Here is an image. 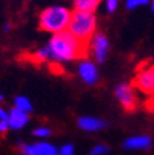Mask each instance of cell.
Instances as JSON below:
<instances>
[{
	"mask_svg": "<svg viewBox=\"0 0 154 155\" xmlns=\"http://www.w3.org/2000/svg\"><path fill=\"white\" fill-rule=\"evenodd\" d=\"M105 5H106L107 12L112 14L116 11V9L119 6V0H105Z\"/></svg>",
	"mask_w": 154,
	"mask_h": 155,
	"instance_id": "ac0fdd59",
	"label": "cell"
},
{
	"mask_svg": "<svg viewBox=\"0 0 154 155\" xmlns=\"http://www.w3.org/2000/svg\"><path fill=\"white\" fill-rule=\"evenodd\" d=\"M33 135L37 138H48L51 135V129L47 128V127H37L35 130H33Z\"/></svg>",
	"mask_w": 154,
	"mask_h": 155,
	"instance_id": "2e32d148",
	"label": "cell"
},
{
	"mask_svg": "<svg viewBox=\"0 0 154 155\" xmlns=\"http://www.w3.org/2000/svg\"><path fill=\"white\" fill-rule=\"evenodd\" d=\"M110 148L106 144H96L89 153L88 155H106L109 154Z\"/></svg>",
	"mask_w": 154,
	"mask_h": 155,
	"instance_id": "5bb4252c",
	"label": "cell"
},
{
	"mask_svg": "<svg viewBox=\"0 0 154 155\" xmlns=\"http://www.w3.org/2000/svg\"><path fill=\"white\" fill-rule=\"evenodd\" d=\"M96 26H98V21L94 12L74 11L72 12L67 31H69L80 42L88 45L90 38L96 33Z\"/></svg>",
	"mask_w": 154,
	"mask_h": 155,
	"instance_id": "3957f363",
	"label": "cell"
},
{
	"mask_svg": "<svg viewBox=\"0 0 154 155\" xmlns=\"http://www.w3.org/2000/svg\"><path fill=\"white\" fill-rule=\"evenodd\" d=\"M78 127L85 132H98L106 127V122L90 116H83L78 120Z\"/></svg>",
	"mask_w": 154,
	"mask_h": 155,
	"instance_id": "8fae6325",
	"label": "cell"
},
{
	"mask_svg": "<svg viewBox=\"0 0 154 155\" xmlns=\"http://www.w3.org/2000/svg\"><path fill=\"white\" fill-rule=\"evenodd\" d=\"M86 51L85 43L75 38L69 31H63L53 35L45 47L36 51L33 58L40 62L65 63L84 57Z\"/></svg>",
	"mask_w": 154,
	"mask_h": 155,
	"instance_id": "6da1fadb",
	"label": "cell"
},
{
	"mask_svg": "<svg viewBox=\"0 0 154 155\" xmlns=\"http://www.w3.org/2000/svg\"><path fill=\"white\" fill-rule=\"evenodd\" d=\"M8 118V112L3 108H0V120H6Z\"/></svg>",
	"mask_w": 154,
	"mask_h": 155,
	"instance_id": "ffe728a7",
	"label": "cell"
},
{
	"mask_svg": "<svg viewBox=\"0 0 154 155\" xmlns=\"http://www.w3.org/2000/svg\"><path fill=\"white\" fill-rule=\"evenodd\" d=\"M20 150L22 155H58V148H55L52 143L43 140L31 144H22Z\"/></svg>",
	"mask_w": 154,
	"mask_h": 155,
	"instance_id": "52a82bcc",
	"label": "cell"
},
{
	"mask_svg": "<svg viewBox=\"0 0 154 155\" xmlns=\"http://www.w3.org/2000/svg\"><path fill=\"white\" fill-rule=\"evenodd\" d=\"M8 123H9V128L12 130H20L24 127L27 126L28 121H30V116L28 113L20 111L17 108H12L10 112H8V118H6Z\"/></svg>",
	"mask_w": 154,
	"mask_h": 155,
	"instance_id": "9c48e42d",
	"label": "cell"
},
{
	"mask_svg": "<svg viewBox=\"0 0 154 155\" xmlns=\"http://www.w3.org/2000/svg\"><path fill=\"white\" fill-rule=\"evenodd\" d=\"M9 123L6 120H0V133H6L9 130Z\"/></svg>",
	"mask_w": 154,
	"mask_h": 155,
	"instance_id": "d6986e66",
	"label": "cell"
},
{
	"mask_svg": "<svg viewBox=\"0 0 154 155\" xmlns=\"http://www.w3.org/2000/svg\"><path fill=\"white\" fill-rule=\"evenodd\" d=\"M152 145V138L147 134H138L127 138L122 147L126 150H147Z\"/></svg>",
	"mask_w": 154,
	"mask_h": 155,
	"instance_id": "30bf717a",
	"label": "cell"
},
{
	"mask_svg": "<svg viewBox=\"0 0 154 155\" xmlns=\"http://www.w3.org/2000/svg\"><path fill=\"white\" fill-rule=\"evenodd\" d=\"M115 96L127 111H133L137 107V96L132 85L122 83L115 89Z\"/></svg>",
	"mask_w": 154,
	"mask_h": 155,
	"instance_id": "8992f818",
	"label": "cell"
},
{
	"mask_svg": "<svg viewBox=\"0 0 154 155\" xmlns=\"http://www.w3.org/2000/svg\"><path fill=\"white\" fill-rule=\"evenodd\" d=\"M150 6H152V11H154V0H152V5Z\"/></svg>",
	"mask_w": 154,
	"mask_h": 155,
	"instance_id": "7402d4cb",
	"label": "cell"
},
{
	"mask_svg": "<svg viewBox=\"0 0 154 155\" xmlns=\"http://www.w3.org/2000/svg\"><path fill=\"white\" fill-rule=\"evenodd\" d=\"M3 100H4V96H3V95H2V94H0V102H2V101H3Z\"/></svg>",
	"mask_w": 154,
	"mask_h": 155,
	"instance_id": "603a6c76",
	"label": "cell"
},
{
	"mask_svg": "<svg viewBox=\"0 0 154 155\" xmlns=\"http://www.w3.org/2000/svg\"><path fill=\"white\" fill-rule=\"evenodd\" d=\"M74 153H75L74 145L70 143L64 144L58 149V155H74Z\"/></svg>",
	"mask_w": 154,
	"mask_h": 155,
	"instance_id": "e0dca14e",
	"label": "cell"
},
{
	"mask_svg": "<svg viewBox=\"0 0 154 155\" xmlns=\"http://www.w3.org/2000/svg\"><path fill=\"white\" fill-rule=\"evenodd\" d=\"M149 2L150 0H126V8L128 10H133L139 6H144V5L149 4Z\"/></svg>",
	"mask_w": 154,
	"mask_h": 155,
	"instance_id": "9a60e30c",
	"label": "cell"
},
{
	"mask_svg": "<svg viewBox=\"0 0 154 155\" xmlns=\"http://www.w3.org/2000/svg\"><path fill=\"white\" fill-rule=\"evenodd\" d=\"M9 30H10V25H9V24H6V25L4 26V31H6V32H8Z\"/></svg>",
	"mask_w": 154,
	"mask_h": 155,
	"instance_id": "44dd1931",
	"label": "cell"
},
{
	"mask_svg": "<svg viewBox=\"0 0 154 155\" xmlns=\"http://www.w3.org/2000/svg\"><path fill=\"white\" fill-rule=\"evenodd\" d=\"M86 47L90 49L92 58L95 59V62L98 63H102L105 62L106 57L109 54V49H110V42L107 40V37L104 33H99L96 32L88 42Z\"/></svg>",
	"mask_w": 154,
	"mask_h": 155,
	"instance_id": "277c9868",
	"label": "cell"
},
{
	"mask_svg": "<svg viewBox=\"0 0 154 155\" xmlns=\"http://www.w3.org/2000/svg\"><path fill=\"white\" fill-rule=\"evenodd\" d=\"M139 91L152 95L154 94V65H147L139 69L133 80V85Z\"/></svg>",
	"mask_w": 154,
	"mask_h": 155,
	"instance_id": "5b68a950",
	"label": "cell"
},
{
	"mask_svg": "<svg viewBox=\"0 0 154 155\" xmlns=\"http://www.w3.org/2000/svg\"><path fill=\"white\" fill-rule=\"evenodd\" d=\"M70 17L72 11L68 8L62 5H55L45 9L40 14L38 24H40L41 30L55 35L68 30Z\"/></svg>",
	"mask_w": 154,
	"mask_h": 155,
	"instance_id": "7a4b0ae2",
	"label": "cell"
},
{
	"mask_svg": "<svg viewBox=\"0 0 154 155\" xmlns=\"http://www.w3.org/2000/svg\"><path fill=\"white\" fill-rule=\"evenodd\" d=\"M78 74L80 76V79L86 85H95L100 79L98 67L95 65L94 62H91L89 59H84L80 62V64L78 67Z\"/></svg>",
	"mask_w": 154,
	"mask_h": 155,
	"instance_id": "ba28073f",
	"label": "cell"
},
{
	"mask_svg": "<svg viewBox=\"0 0 154 155\" xmlns=\"http://www.w3.org/2000/svg\"><path fill=\"white\" fill-rule=\"evenodd\" d=\"M14 107L20 110V111H24L26 113H30L32 111L31 101L26 97V96H22V95H18L14 99Z\"/></svg>",
	"mask_w": 154,
	"mask_h": 155,
	"instance_id": "4fadbf2b",
	"label": "cell"
},
{
	"mask_svg": "<svg viewBox=\"0 0 154 155\" xmlns=\"http://www.w3.org/2000/svg\"><path fill=\"white\" fill-rule=\"evenodd\" d=\"M101 0H73V6L75 11L95 12L99 8Z\"/></svg>",
	"mask_w": 154,
	"mask_h": 155,
	"instance_id": "7c38bea8",
	"label": "cell"
}]
</instances>
